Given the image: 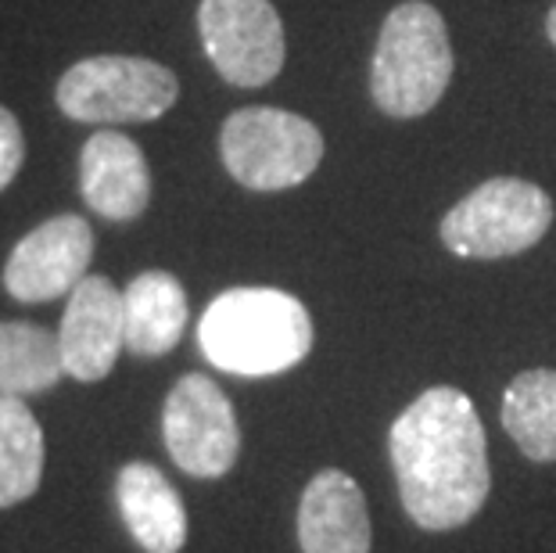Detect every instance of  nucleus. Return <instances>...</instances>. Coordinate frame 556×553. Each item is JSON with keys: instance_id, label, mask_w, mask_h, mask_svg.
I'll use <instances>...</instances> for the list:
<instances>
[{"instance_id": "nucleus-1", "label": "nucleus", "mask_w": 556, "mask_h": 553, "mask_svg": "<svg viewBox=\"0 0 556 553\" xmlns=\"http://www.w3.org/2000/svg\"><path fill=\"white\" fill-rule=\"evenodd\" d=\"M399 497L428 532H448L475 517L492 489L489 442L475 403L438 385L402 410L388 435Z\"/></svg>"}, {"instance_id": "nucleus-2", "label": "nucleus", "mask_w": 556, "mask_h": 553, "mask_svg": "<svg viewBox=\"0 0 556 553\" xmlns=\"http://www.w3.org/2000/svg\"><path fill=\"white\" fill-rule=\"evenodd\" d=\"M198 345L216 370L238 378H269L309 356V310L277 288H230L208 302Z\"/></svg>"}, {"instance_id": "nucleus-3", "label": "nucleus", "mask_w": 556, "mask_h": 553, "mask_svg": "<svg viewBox=\"0 0 556 553\" xmlns=\"http://www.w3.org/2000/svg\"><path fill=\"white\" fill-rule=\"evenodd\" d=\"M453 79V47L442 15L406 0L384 18L370 65V93L377 109L395 120L428 115Z\"/></svg>"}, {"instance_id": "nucleus-4", "label": "nucleus", "mask_w": 556, "mask_h": 553, "mask_svg": "<svg viewBox=\"0 0 556 553\" xmlns=\"http://www.w3.org/2000/svg\"><path fill=\"white\" fill-rule=\"evenodd\" d=\"M58 109L76 123L115 126L151 123L165 115L180 98L173 68L151 58L98 54L83 58L58 79Z\"/></svg>"}, {"instance_id": "nucleus-5", "label": "nucleus", "mask_w": 556, "mask_h": 553, "mask_svg": "<svg viewBox=\"0 0 556 553\" xmlns=\"http://www.w3.org/2000/svg\"><path fill=\"white\" fill-rule=\"evenodd\" d=\"M553 202L539 184L495 176L448 209L442 244L459 259H506L546 238Z\"/></svg>"}, {"instance_id": "nucleus-6", "label": "nucleus", "mask_w": 556, "mask_h": 553, "mask_svg": "<svg viewBox=\"0 0 556 553\" xmlns=\"http://www.w3.org/2000/svg\"><path fill=\"white\" fill-rule=\"evenodd\" d=\"M223 166L241 187L283 191L316 173L324 134L302 115L283 109H241L223 123Z\"/></svg>"}, {"instance_id": "nucleus-7", "label": "nucleus", "mask_w": 556, "mask_h": 553, "mask_svg": "<svg viewBox=\"0 0 556 553\" xmlns=\"http://www.w3.org/2000/svg\"><path fill=\"white\" fill-rule=\"evenodd\" d=\"M162 439L176 467L194 478L227 475L241 453V431L230 399L205 374H184L165 395Z\"/></svg>"}, {"instance_id": "nucleus-8", "label": "nucleus", "mask_w": 556, "mask_h": 553, "mask_svg": "<svg viewBox=\"0 0 556 553\" xmlns=\"http://www.w3.org/2000/svg\"><path fill=\"white\" fill-rule=\"evenodd\" d=\"M198 33L230 87L255 90L280 76L283 26L269 0H201Z\"/></svg>"}, {"instance_id": "nucleus-9", "label": "nucleus", "mask_w": 556, "mask_h": 553, "mask_svg": "<svg viewBox=\"0 0 556 553\" xmlns=\"http://www.w3.org/2000/svg\"><path fill=\"white\" fill-rule=\"evenodd\" d=\"M93 259V230L83 216H54L29 230L4 263V288L18 302H51L73 291Z\"/></svg>"}, {"instance_id": "nucleus-10", "label": "nucleus", "mask_w": 556, "mask_h": 553, "mask_svg": "<svg viewBox=\"0 0 556 553\" xmlns=\"http://www.w3.org/2000/svg\"><path fill=\"white\" fill-rule=\"evenodd\" d=\"M58 341H62V360L68 378H76L83 385L109 378L126 345L123 291L101 274L83 277L68 291Z\"/></svg>"}, {"instance_id": "nucleus-11", "label": "nucleus", "mask_w": 556, "mask_h": 553, "mask_svg": "<svg viewBox=\"0 0 556 553\" xmlns=\"http://www.w3.org/2000/svg\"><path fill=\"white\" fill-rule=\"evenodd\" d=\"M79 191L93 213L115 223L137 219L151 202V169L137 140L98 129L79 155Z\"/></svg>"}, {"instance_id": "nucleus-12", "label": "nucleus", "mask_w": 556, "mask_h": 553, "mask_svg": "<svg viewBox=\"0 0 556 553\" xmlns=\"http://www.w3.org/2000/svg\"><path fill=\"white\" fill-rule=\"evenodd\" d=\"M299 543L302 553H370V514L356 478L327 467L305 486Z\"/></svg>"}, {"instance_id": "nucleus-13", "label": "nucleus", "mask_w": 556, "mask_h": 553, "mask_svg": "<svg viewBox=\"0 0 556 553\" xmlns=\"http://www.w3.org/2000/svg\"><path fill=\"white\" fill-rule=\"evenodd\" d=\"M115 500L119 514L148 553H180L187 543V511L180 492L169 486L155 464L134 461L115 478Z\"/></svg>"}, {"instance_id": "nucleus-14", "label": "nucleus", "mask_w": 556, "mask_h": 553, "mask_svg": "<svg viewBox=\"0 0 556 553\" xmlns=\"http://www.w3.org/2000/svg\"><path fill=\"white\" fill-rule=\"evenodd\" d=\"M126 349L137 356H165L180 345L187 327L184 285L165 269H148L123 291Z\"/></svg>"}, {"instance_id": "nucleus-15", "label": "nucleus", "mask_w": 556, "mask_h": 553, "mask_svg": "<svg viewBox=\"0 0 556 553\" xmlns=\"http://www.w3.org/2000/svg\"><path fill=\"white\" fill-rule=\"evenodd\" d=\"M62 378L65 360L58 335L22 321L0 324V395H37Z\"/></svg>"}, {"instance_id": "nucleus-16", "label": "nucleus", "mask_w": 556, "mask_h": 553, "mask_svg": "<svg viewBox=\"0 0 556 553\" xmlns=\"http://www.w3.org/2000/svg\"><path fill=\"white\" fill-rule=\"evenodd\" d=\"M503 428L535 464H556V370L517 374L503 395Z\"/></svg>"}, {"instance_id": "nucleus-17", "label": "nucleus", "mask_w": 556, "mask_h": 553, "mask_svg": "<svg viewBox=\"0 0 556 553\" xmlns=\"http://www.w3.org/2000/svg\"><path fill=\"white\" fill-rule=\"evenodd\" d=\"M43 478V431L33 410L0 395V511L29 500Z\"/></svg>"}, {"instance_id": "nucleus-18", "label": "nucleus", "mask_w": 556, "mask_h": 553, "mask_svg": "<svg viewBox=\"0 0 556 553\" xmlns=\"http://www.w3.org/2000/svg\"><path fill=\"white\" fill-rule=\"evenodd\" d=\"M22 162H26V137L15 115L0 104V191L18 176Z\"/></svg>"}, {"instance_id": "nucleus-19", "label": "nucleus", "mask_w": 556, "mask_h": 553, "mask_svg": "<svg viewBox=\"0 0 556 553\" xmlns=\"http://www.w3.org/2000/svg\"><path fill=\"white\" fill-rule=\"evenodd\" d=\"M546 33H549V40H553V47H556V4H553L549 18H546Z\"/></svg>"}]
</instances>
